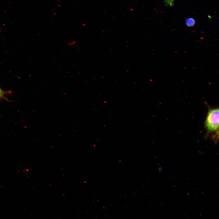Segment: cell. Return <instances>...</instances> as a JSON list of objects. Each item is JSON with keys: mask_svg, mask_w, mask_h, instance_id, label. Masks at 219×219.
<instances>
[{"mask_svg": "<svg viewBox=\"0 0 219 219\" xmlns=\"http://www.w3.org/2000/svg\"><path fill=\"white\" fill-rule=\"evenodd\" d=\"M205 126L208 133L218 132L219 127V109L209 110L205 122Z\"/></svg>", "mask_w": 219, "mask_h": 219, "instance_id": "1", "label": "cell"}, {"mask_svg": "<svg viewBox=\"0 0 219 219\" xmlns=\"http://www.w3.org/2000/svg\"><path fill=\"white\" fill-rule=\"evenodd\" d=\"M5 94V92L0 88V100L4 98Z\"/></svg>", "mask_w": 219, "mask_h": 219, "instance_id": "3", "label": "cell"}, {"mask_svg": "<svg viewBox=\"0 0 219 219\" xmlns=\"http://www.w3.org/2000/svg\"><path fill=\"white\" fill-rule=\"evenodd\" d=\"M186 25L188 27H193L195 24V20L192 18H187L186 21Z\"/></svg>", "mask_w": 219, "mask_h": 219, "instance_id": "2", "label": "cell"}, {"mask_svg": "<svg viewBox=\"0 0 219 219\" xmlns=\"http://www.w3.org/2000/svg\"><path fill=\"white\" fill-rule=\"evenodd\" d=\"M76 41H71L68 43L69 46H71L74 45L76 43Z\"/></svg>", "mask_w": 219, "mask_h": 219, "instance_id": "4", "label": "cell"}]
</instances>
